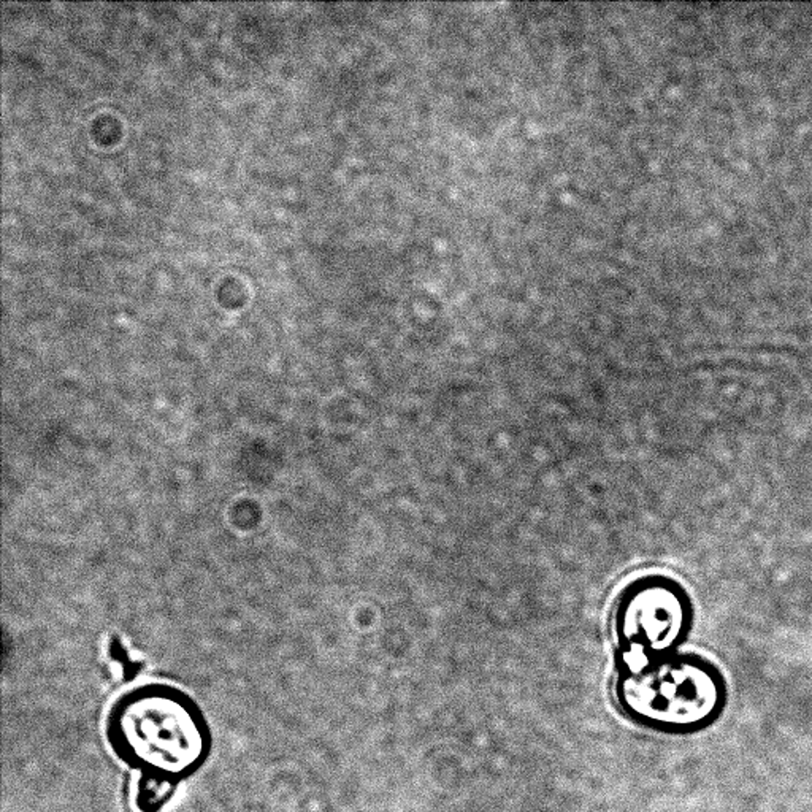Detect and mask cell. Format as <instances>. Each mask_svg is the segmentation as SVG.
I'll return each mask as SVG.
<instances>
[{
    "mask_svg": "<svg viewBox=\"0 0 812 812\" xmlns=\"http://www.w3.org/2000/svg\"><path fill=\"white\" fill-rule=\"evenodd\" d=\"M104 734L124 766L181 784L206 765L213 752L205 710L188 692L165 682L141 684L119 695L106 710Z\"/></svg>",
    "mask_w": 812,
    "mask_h": 812,
    "instance_id": "cell-1",
    "label": "cell"
},
{
    "mask_svg": "<svg viewBox=\"0 0 812 812\" xmlns=\"http://www.w3.org/2000/svg\"><path fill=\"white\" fill-rule=\"evenodd\" d=\"M614 696L633 724L666 736L713 727L728 704V684L708 657L679 652L638 670H617Z\"/></svg>",
    "mask_w": 812,
    "mask_h": 812,
    "instance_id": "cell-2",
    "label": "cell"
},
{
    "mask_svg": "<svg viewBox=\"0 0 812 812\" xmlns=\"http://www.w3.org/2000/svg\"><path fill=\"white\" fill-rule=\"evenodd\" d=\"M694 624V600L676 578L650 573L631 581L614 611L617 670H638L679 654Z\"/></svg>",
    "mask_w": 812,
    "mask_h": 812,
    "instance_id": "cell-3",
    "label": "cell"
},
{
    "mask_svg": "<svg viewBox=\"0 0 812 812\" xmlns=\"http://www.w3.org/2000/svg\"><path fill=\"white\" fill-rule=\"evenodd\" d=\"M181 782L160 774H139L134 804L139 812H164L176 797Z\"/></svg>",
    "mask_w": 812,
    "mask_h": 812,
    "instance_id": "cell-4",
    "label": "cell"
}]
</instances>
